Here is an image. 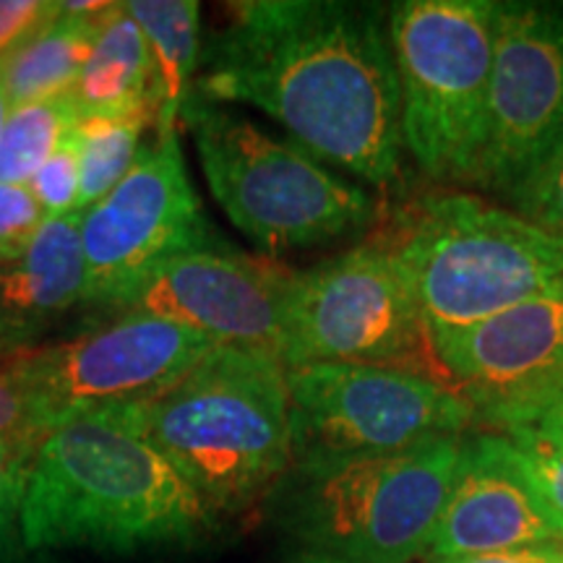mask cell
Listing matches in <instances>:
<instances>
[{"label":"cell","mask_w":563,"mask_h":563,"mask_svg":"<svg viewBox=\"0 0 563 563\" xmlns=\"http://www.w3.org/2000/svg\"><path fill=\"white\" fill-rule=\"evenodd\" d=\"M157 68L159 112L154 131H180L201 63V5L196 0H125Z\"/></svg>","instance_id":"obj_19"},{"label":"cell","mask_w":563,"mask_h":563,"mask_svg":"<svg viewBox=\"0 0 563 563\" xmlns=\"http://www.w3.org/2000/svg\"><path fill=\"white\" fill-rule=\"evenodd\" d=\"M196 97L243 104L371 186L402 170V110L384 5L245 0L203 40Z\"/></svg>","instance_id":"obj_1"},{"label":"cell","mask_w":563,"mask_h":563,"mask_svg":"<svg viewBox=\"0 0 563 563\" xmlns=\"http://www.w3.org/2000/svg\"><path fill=\"white\" fill-rule=\"evenodd\" d=\"M292 464L407 452L464 435L475 410L452 384L402 365L313 363L287 368Z\"/></svg>","instance_id":"obj_8"},{"label":"cell","mask_w":563,"mask_h":563,"mask_svg":"<svg viewBox=\"0 0 563 563\" xmlns=\"http://www.w3.org/2000/svg\"><path fill=\"white\" fill-rule=\"evenodd\" d=\"M60 16V0H0V60Z\"/></svg>","instance_id":"obj_27"},{"label":"cell","mask_w":563,"mask_h":563,"mask_svg":"<svg viewBox=\"0 0 563 563\" xmlns=\"http://www.w3.org/2000/svg\"><path fill=\"white\" fill-rule=\"evenodd\" d=\"M207 243L214 232L188 178L178 131H154L129 175L81 211L84 306L112 316L154 266Z\"/></svg>","instance_id":"obj_11"},{"label":"cell","mask_w":563,"mask_h":563,"mask_svg":"<svg viewBox=\"0 0 563 563\" xmlns=\"http://www.w3.org/2000/svg\"><path fill=\"white\" fill-rule=\"evenodd\" d=\"M220 527L175 464L108 412L45 433L21 509L26 553L188 551Z\"/></svg>","instance_id":"obj_2"},{"label":"cell","mask_w":563,"mask_h":563,"mask_svg":"<svg viewBox=\"0 0 563 563\" xmlns=\"http://www.w3.org/2000/svg\"><path fill=\"white\" fill-rule=\"evenodd\" d=\"M180 125L214 201L269 256L355 238L376 220V203L363 186L230 104L194 95Z\"/></svg>","instance_id":"obj_4"},{"label":"cell","mask_w":563,"mask_h":563,"mask_svg":"<svg viewBox=\"0 0 563 563\" xmlns=\"http://www.w3.org/2000/svg\"><path fill=\"white\" fill-rule=\"evenodd\" d=\"M563 543L504 433L464 435L431 559Z\"/></svg>","instance_id":"obj_15"},{"label":"cell","mask_w":563,"mask_h":563,"mask_svg":"<svg viewBox=\"0 0 563 563\" xmlns=\"http://www.w3.org/2000/svg\"><path fill=\"white\" fill-rule=\"evenodd\" d=\"M563 150V9L498 3L488 115L470 186L506 199Z\"/></svg>","instance_id":"obj_12"},{"label":"cell","mask_w":563,"mask_h":563,"mask_svg":"<svg viewBox=\"0 0 563 563\" xmlns=\"http://www.w3.org/2000/svg\"><path fill=\"white\" fill-rule=\"evenodd\" d=\"M19 431H34L32 399L16 355H3L0 357V435Z\"/></svg>","instance_id":"obj_28"},{"label":"cell","mask_w":563,"mask_h":563,"mask_svg":"<svg viewBox=\"0 0 563 563\" xmlns=\"http://www.w3.org/2000/svg\"><path fill=\"white\" fill-rule=\"evenodd\" d=\"M104 412L165 454L220 525L269 504L292 464L287 368L266 352L214 347L165 389Z\"/></svg>","instance_id":"obj_3"},{"label":"cell","mask_w":563,"mask_h":563,"mask_svg":"<svg viewBox=\"0 0 563 563\" xmlns=\"http://www.w3.org/2000/svg\"><path fill=\"white\" fill-rule=\"evenodd\" d=\"M509 199L514 211L563 241V150L540 165Z\"/></svg>","instance_id":"obj_24"},{"label":"cell","mask_w":563,"mask_h":563,"mask_svg":"<svg viewBox=\"0 0 563 563\" xmlns=\"http://www.w3.org/2000/svg\"><path fill=\"white\" fill-rule=\"evenodd\" d=\"M74 100L79 115L159 112L152 47L125 3H110L104 11Z\"/></svg>","instance_id":"obj_17"},{"label":"cell","mask_w":563,"mask_h":563,"mask_svg":"<svg viewBox=\"0 0 563 563\" xmlns=\"http://www.w3.org/2000/svg\"><path fill=\"white\" fill-rule=\"evenodd\" d=\"M519 467L563 538V431L548 426H517L504 431Z\"/></svg>","instance_id":"obj_23"},{"label":"cell","mask_w":563,"mask_h":563,"mask_svg":"<svg viewBox=\"0 0 563 563\" xmlns=\"http://www.w3.org/2000/svg\"><path fill=\"white\" fill-rule=\"evenodd\" d=\"M532 422H538V426L555 428V431H563V389L555 394L551 402H548L543 410H540V415ZM532 422H530V426H532Z\"/></svg>","instance_id":"obj_30"},{"label":"cell","mask_w":563,"mask_h":563,"mask_svg":"<svg viewBox=\"0 0 563 563\" xmlns=\"http://www.w3.org/2000/svg\"><path fill=\"white\" fill-rule=\"evenodd\" d=\"M426 563H563V543L517 548V551L483 555H449V559H428Z\"/></svg>","instance_id":"obj_29"},{"label":"cell","mask_w":563,"mask_h":563,"mask_svg":"<svg viewBox=\"0 0 563 563\" xmlns=\"http://www.w3.org/2000/svg\"><path fill=\"white\" fill-rule=\"evenodd\" d=\"M30 191L40 201L45 217H60L70 214V211H79L81 165L74 139L68 136L66 144L34 173V178L30 180Z\"/></svg>","instance_id":"obj_25"},{"label":"cell","mask_w":563,"mask_h":563,"mask_svg":"<svg viewBox=\"0 0 563 563\" xmlns=\"http://www.w3.org/2000/svg\"><path fill=\"white\" fill-rule=\"evenodd\" d=\"M157 125L154 112H125V115H79L74 139L81 165L79 211L104 199L136 162L146 129Z\"/></svg>","instance_id":"obj_20"},{"label":"cell","mask_w":563,"mask_h":563,"mask_svg":"<svg viewBox=\"0 0 563 563\" xmlns=\"http://www.w3.org/2000/svg\"><path fill=\"white\" fill-rule=\"evenodd\" d=\"M431 347L410 274L389 245H355L292 272L285 300V368L397 365Z\"/></svg>","instance_id":"obj_9"},{"label":"cell","mask_w":563,"mask_h":563,"mask_svg":"<svg viewBox=\"0 0 563 563\" xmlns=\"http://www.w3.org/2000/svg\"><path fill=\"white\" fill-rule=\"evenodd\" d=\"M45 222V211L30 186L0 183V264L24 256Z\"/></svg>","instance_id":"obj_26"},{"label":"cell","mask_w":563,"mask_h":563,"mask_svg":"<svg viewBox=\"0 0 563 563\" xmlns=\"http://www.w3.org/2000/svg\"><path fill=\"white\" fill-rule=\"evenodd\" d=\"M431 350L475 422L509 431L530 426L563 389V282Z\"/></svg>","instance_id":"obj_14"},{"label":"cell","mask_w":563,"mask_h":563,"mask_svg":"<svg viewBox=\"0 0 563 563\" xmlns=\"http://www.w3.org/2000/svg\"><path fill=\"white\" fill-rule=\"evenodd\" d=\"M104 11L95 16H74L60 9L53 24L0 60V84L11 108L74 95Z\"/></svg>","instance_id":"obj_18"},{"label":"cell","mask_w":563,"mask_h":563,"mask_svg":"<svg viewBox=\"0 0 563 563\" xmlns=\"http://www.w3.org/2000/svg\"><path fill=\"white\" fill-rule=\"evenodd\" d=\"M410 274L428 340L460 334L563 282V241L477 196H426L389 245Z\"/></svg>","instance_id":"obj_6"},{"label":"cell","mask_w":563,"mask_h":563,"mask_svg":"<svg viewBox=\"0 0 563 563\" xmlns=\"http://www.w3.org/2000/svg\"><path fill=\"white\" fill-rule=\"evenodd\" d=\"M76 118L74 95L11 108L0 136V183L30 186L34 173L74 133Z\"/></svg>","instance_id":"obj_21"},{"label":"cell","mask_w":563,"mask_h":563,"mask_svg":"<svg viewBox=\"0 0 563 563\" xmlns=\"http://www.w3.org/2000/svg\"><path fill=\"white\" fill-rule=\"evenodd\" d=\"M496 11L493 0H402L386 11L405 152L441 186L473 183L488 115Z\"/></svg>","instance_id":"obj_7"},{"label":"cell","mask_w":563,"mask_h":563,"mask_svg":"<svg viewBox=\"0 0 563 563\" xmlns=\"http://www.w3.org/2000/svg\"><path fill=\"white\" fill-rule=\"evenodd\" d=\"M282 563H347L342 559H334V555H323V553H313V551H298L295 555H290L287 561Z\"/></svg>","instance_id":"obj_31"},{"label":"cell","mask_w":563,"mask_h":563,"mask_svg":"<svg viewBox=\"0 0 563 563\" xmlns=\"http://www.w3.org/2000/svg\"><path fill=\"white\" fill-rule=\"evenodd\" d=\"M84 290L81 211L45 217L24 256L0 264V357L34 347L63 316L84 306Z\"/></svg>","instance_id":"obj_16"},{"label":"cell","mask_w":563,"mask_h":563,"mask_svg":"<svg viewBox=\"0 0 563 563\" xmlns=\"http://www.w3.org/2000/svg\"><path fill=\"white\" fill-rule=\"evenodd\" d=\"M42 439L37 431L0 435V563H21L26 555L21 509Z\"/></svg>","instance_id":"obj_22"},{"label":"cell","mask_w":563,"mask_h":563,"mask_svg":"<svg viewBox=\"0 0 563 563\" xmlns=\"http://www.w3.org/2000/svg\"><path fill=\"white\" fill-rule=\"evenodd\" d=\"M9 112H11L9 97H5L3 84H0V136H3V125H5V118H9Z\"/></svg>","instance_id":"obj_32"},{"label":"cell","mask_w":563,"mask_h":563,"mask_svg":"<svg viewBox=\"0 0 563 563\" xmlns=\"http://www.w3.org/2000/svg\"><path fill=\"white\" fill-rule=\"evenodd\" d=\"M220 347L194 329L144 313L58 344H34L16 355L32 399L34 431L51 433L89 415L141 402Z\"/></svg>","instance_id":"obj_10"},{"label":"cell","mask_w":563,"mask_h":563,"mask_svg":"<svg viewBox=\"0 0 563 563\" xmlns=\"http://www.w3.org/2000/svg\"><path fill=\"white\" fill-rule=\"evenodd\" d=\"M290 279L292 269L214 241L154 266L112 316H154L194 329L220 347L266 352L282 361Z\"/></svg>","instance_id":"obj_13"},{"label":"cell","mask_w":563,"mask_h":563,"mask_svg":"<svg viewBox=\"0 0 563 563\" xmlns=\"http://www.w3.org/2000/svg\"><path fill=\"white\" fill-rule=\"evenodd\" d=\"M464 435L407 452L290 464L269 506L300 551L347 563H412L431 551Z\"/></svg>","instance_id":"obj_5"}]
</instances>
